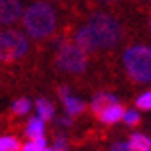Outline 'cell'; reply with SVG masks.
<instances>
[{
  "instance_id": "cell-1",
  "label": "cell",
  "mask_w": 151,
  "mask_h": 151,
  "mask_svg": "<svg viewBox=\"0 0 151 151\" xmlns=\"http://www.w3.org/2000/svg\"><path fill=\"white\" fill-rule=\"evenodd\" d=\"M124 28L109 13H92L76 32V42L87 52L112 48L122 41Z\"/></svg>"
},
{
  "instance_id": "cell-2",
  "label": "cell",
  "mask_w": 151,
  "mask_h": 151,
  "mask_svg": "<svg viewBox=\"0 0 151 151\" xmlns=\"http://www.w3.org/2000/svg\"><path fill=\"white\" fill-rule=\"evenodd\" d=\"M22 24L32 39L42 41L55 32L57 26V13L48 2H33L24 9Z\"/></svg>"
},
{
  "instance_id": "cell-3",
  "label": "cell",
  "mask_w": 151,
  "mask_h": 151,
  "mask_svg": "<svg viewBox=\"0 0 151 151\" xmlns=\"http://www.w3.org/2000/svg\"><path fill=\"white\" fill-rule=\"evenodd\" d=\"M124 66L133 81H151V48L142 46V44L129 46L124 54Z\"/></svg>"
},
{
  "instance_id": "cell-4",
  "label": "cell",
  "mask_w": 151,
  "mask_h": 151,
  "mask_svg": "<svg viewBox=\"0 0 151 151\" xmlns=\"http://www.w3.org/2000/svg\"><path fill=\"white\" fill-rule=\"evenodd\" d=\"M88 55L87 50L81 48L78 42H63L57 50L55 55V66L61 72H70V74H79L87 68Z\"/></svg>"
},
{
  "instance_id": "cell-5",
  "label": "cell",
  "mask_w": 151,
  "mask_h": 151,
  "mask_svg": "<svg viewBox=\"0 0 151 151\" xmlns=\"http://www.w3.org/2000/svg\"><path fill=\"white\" fill-rule=\"evenodd\" d=\"M28 52V39L17 29L0 33V63H13Z\"/></svg>"
},
{
  "instance_id": "cell-6",
  "label": "cell",
  "mask_w": 151,
  "mask_h": 151,
  "mask_svg": "<svg viewBox=\"0 0 151 151\" xmlns=\"http://www.w3.org/2000/svg\"><path fill=\"white\" fill-rule=\"evenodd\" d=\"M22 17H24V9L20 0H0V24L11 26L22 20Z\"/></svg>"
},
{
  "instance_id": "cell-7",
  "label": "cell",
  "mask_w": 151,
  "mask_h": 151,
  "mask_svg": "<svg viewBox=\"0 0 151 151\" xmlns=\"http://www.w3.org/2000/svg\"><path fill=\"white\" fill-rule=\"evenodd\" d=\"M124 114H125V109H124V105L122 103H112L111 107H107L100 116H98V120H100L101 124H107V125H112V124H116L120 122V120H124Z\"/></svg>"
},
{
  "instance_id": "cell-8",
  "label": "cell",
  "mask_w": 151,
  "mask_h": 151,
  "mask_svg": "<svg viewBox=\"0 0 151 151\" xmlns=\"http://www.w3.org/2000/svg\"><path fill=\"white\" fill-rule=\"evenodd\" d=\"M118 100L112 94H107V92H100V94H96L94 96V100L90 101V112L94 114V118H98L101 114V112L107 109V107H111L112 103H116Z\"/></svg>"
},
{
  "instance_id": "cell-9",
  "label": "cell",
  "mask_w": 151,
  "mask_h": 151,
  "mask_svg": "<svg viewBox=\"0 0 151 151\" xmlns=\"http://www.w3.org/2000/svg\"><path fill=\"white\" fill-rule=\"evenodd\" d=\"M133 151H151V138L142 133H133L129 138Z\"/></svg>"
},
{
  "instance_id": "cell-10",
  "label": "cell",
  "mask_w": 151,
  "mask_h": 151,
  "mask_svg": "<svg viewBox=\"0 0 151 151\" xmlns=\"http://www.w3.org/2000/svg\"><path fill=\"white\" fill-rule=\"evenodd\" d=\"M63 105H65V111L68 116H78L85 111V103L81 100H78V98H74V96H66L63 100Z\"/></svg>"
},
{
  "instance_id": "cell-11",
  "label": "cell",
  "mask_w": 151,
  "mask_h": 151,
  "mask_svg": "<svg viewBox=\"0 0 151 151\" xmlns=\"http://www.w3.org/2000/svg\"><path fill=\"white\" fill-rule=\"evenodd\" d=\"M26 137L28 138H37V137H44V120L42 118H32L29 122L26 124Z\"/></svg>"
},
{
  "instance_id": "cell-12",
  "label": "cell",
  "mask_w": 151,
  "mask_h": 151,
  "mask_svg": "<svg viewBox=\"0 0 151 151\" xmlns=\"http://www.w3.org/2000/svg\"><path fill=\"white\" fill-rule=\"evenodd\" d=\"M35 109H37L39 118H42L44 122H48V120L54 118V105H52L46 98H39V100L35 101Z\"/></svg>"
},
{
  "instance_id": "cell-13",
  "label": "cell",
  "mask_w": 151,
  "mask_h": 151,
  "mask_svg": "<svg viewBox=\"0 0 151 151\" xmlns=\"http://www.w3.org/2000/svg\"><path fill=\"white\" fill-rule=\"evenodd\" d=\"M22 144L17 137H11V134H6V137H0V151H20Z\"/></svg>"
},
{
  "instance_id": "cell-14",
  "label": "cell",
  "mask_w": 151,
  "mask_h": 151,
  "mask_svg": "<svg viewBox=\"0 0 151 151\" xmlns=\"http://www.w3.org/2000/svg\"><path fill=\"white\" fill-rule=\"evenodd\" d=\"M46 147H48L46 146V138H44V137H37V138H29V142H26L20 151H42Z\"/></svg>"
},
{
  "instance_id": "cell-15",
  "label": "cell",
  "mask_w": 151,
  "mask_h": 151,
  "mask_svg": "<svg viewBox=\"0 0 151 151\" xmlns=\"http://www.w3.org/2000/svg\"><path fill=\"white\" fill-rule=\"evenodd\" d=\"M28 111H29V101L26 100V98H20V100H17L11 105V112H13V114H17V116L26 114Z\"/></svg>"
},
{
  "instance_id": "cell-16",
  "label": "cell",
  "mask_w": 151,
  "mask_h": 151,
  "mask_svg": "<svg viewBox=\"0 0 151 151\" xmlns=\"http://www.w3.org/2000/svg\"><path fill=\"white\" fill-rule=\"evenodd\" d=\"M137 107L142 111H151V90L149 92H144L137 98Z\"/></svg>"
},
{
  "instance_id": "cell-17",
  "label": "cell",
  "mask_w": 151,
  "mask_h": 151,
  "mask_svg": "<svg viewBox=\"0 0 151 151\" xmlns=\"http://www.w3.org/2000/svg\"><path fill=\"white\" fill-rule=\"evenodd\" d=\"M124 122H125L127 125H138V124H140V114H138L137 111H125Z\"/></svg>"
},
{
  "instance_id": "cell-18",
  "label": "cell",
  "mask_w": 151,
  "mask_h": 151,
  "mask_svg": "<svg viewBox=\"0 0 151 151\" xmlns=\"http://www.w3.org/2000/svg\"><path fill=\"white\" fill-rule=\"evenodd\" d=\"M111 151H133V147L129 142H116V144H112Z\"/></svg>"
},
{
  "instance_id": "cell-19",
  "label": "cell",
  "mask_w": 151,
  "mask_h": 151,
  "mask_svg": "<svg viewBox=\"0 0 151 151\" xmlns=\"http://www.w3.org/2000/svg\"><path fill=\"white\" fill-rule=\"evenodd\" d=\"M54 149L55 151H66V140L63 137H55V140H54Z\"/></svg>"
},
{
  "instance_id": "cell-20",
  "label": "cell",
  "mask_w": 151,
  "mask_h": 151,
  "mask_svg": "<svg viewBox=\"0 0 151 151\" xmlns=\"http://www.w3.org/2000/svg\"><path fill=\"white\" fill-rule=\"evenodd\" d=\"M55 122H57V125L59 127H70L72 125V118L70 116H59V118H55Z\"/></svg>"
},
{
  "instance_id": "cell-21",
  "label": "cell",
  "mask_w": 151,
  "mask_h": 151,
  "mask_svg": "<svg viewBox=\"0 0 151 151\" xmlns=\"http://www.w3.org/2000/svg\"><path fill=\"white\" fill-rule=\"evenodd\" d=\"M57 96L61 98V101H63L66 96H70V88H68V87H59V88H57Z\"/></svg>"
},
{
  "instance_id": "cell-22",
  "label": "cell",
  "mask_w": 151,
  "mask_h": 151,
  "mask_svg": "<svg viewBox=\"0 0 151 151\" xmlns=\"http://www.w3.org/2000/svg\"><path fill=\"white\" fill-rule=\"evenodd\" d=\"M42 151H55L54 147H46V149H42Z\"/></svg>"
},
{
  "instance_id": "cell-23",
  "label": "cell",
  "mask_w": 151,
  "mask_h": 151,
  "mask_svg": "<svg viewBox=\"0 0 151 151\" xmlns=\"http://www.w3.org/2000/svg\"><path fill=\"white\" fill-rule=\"evenodd\" d=\"M105 2H114V0H105Z\"/></svg>"
},
{
  "instance_id": "cell-24",
  "label": "cell",
  "mask_w": 151,
  "mask_h": 151,
  "mask_svg": "<svg viewBox=\"0 0 151 151\" xmlns=\"http://www.w3.org/2000/svg\"><path fill=\"white\" fill-rule=\"evenodd\" d=\"M149 29H151V19H149Z\"/></svg>"
},
{
  "instance_id": "cell-25",
  "label": "cell",
  "mask_w": 151,
  "mask_h": 151,
  "mask_svg": "<svg viewBox=\"0 0 151 151\" xmlns=\"http://www.w3.org/2000/svg\"><path fill=\"white\" fill-rule=\"evenodd\" d=\"M72 2H76V0H72Z\"/></svg>"
},
{
  "instance_id": "cell-26",
  "label": "cell",
  "mask_w": 151,
  "mask_h": 151,
  "mask_svg": "<svg viewBox=\"0 0 151 151\" xmlns=\"http://www.w3.org/2000/svg\"><path fill=\"white\" fill-rule=\"evenodd\" d=\"M149 48H151V46H149Z\"/></svg>"
}]
</instances>
